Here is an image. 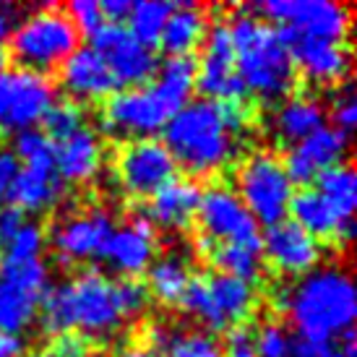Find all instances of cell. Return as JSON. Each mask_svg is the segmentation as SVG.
<instances>
[{
	"instance_id": "1",
	"label": "cell",
	"mask_w": 357,
	"mask_h": 357,
	"mask_svg": "<svg viewBox=\"0 0 357 357\" xmlns=\"http://www.w3.org/2000/svg\"><path fill=\"white\" fill-rule=\"evenodd\" d=\"M250 120L245 102L190 100L167 120L162 144L190 175H211L238 159Z\"/></svg>"
},
{
	"instance_id": "2",
	"label": "cell",
	"mask_w": 357,
	"mask_h": 357,
	"mask_svg": "<svg viewBox=\"0 0 357 357\" xmlns=\"http://www.w3.org/2000/svg\"><path fill=\"white\" fill-rule=\"evenodd\" d=\"M37 316L52 337L79 328L81 337L100 342L112 339L126 324L115 298V282L97 268H86L79 277L45 289Z\"/></svg>"
},
{
	"instance_id": "3",
	"label": "cell",
	"mask_w": 357,
	"mask_h": 357,
	"mask_svg": "<svg viewBox=\"0 0 357 357\" xmlns=\"http://www.w3.org/2000/svg\"><path fill=\"white\" fill-rule=\"evenodd\" d=\"M279 307L305 342H331L355 326V284L344 268H313L298 279V284L279 289Z\"/></svg>"
},
{
	"instance_id": "4",
	"label": "cell",
	"mask_w": 357,
	"mask_h": 357,
	"mask_svg": "<svg viewBox=\"0 0 357 357\" xmlns=\"http://www.w3.org/2000/svg\"><path fill=\"white\" fill-rule=\"evenodd\" d=\"M227 26L235 47V68L245 91H253L264 102H282L289 97L295 86V63L279 37V29L253 13H238Z\"/></svg>"
},
{
	"instance_id": "5",
	"label": "cell",
	"mask_w": 357,
	"mask_h": 357,
	"mask_svg": "<svg viewBox=\"0 0 357 357\" xmlns=\"http://www.w3.org/2000/svg\"><path fill=\"white\" fill-rule=\"evenodd\" d=\"M79 29L66 16V10L47 3L13 26L10 55L16 58L19 68L47 76V70L60 68L79 50Z\"/></svg>"
},
{
	"instance_id": "6",
	"label": "cell",
	"mask_w": 357,
	"mask_h": 357,
	"mask_svg": "<svg viewBox=\"0 0 357 357\" xmlns=\"http://www.w3.org/2000/svg\"><path fill=\"white\" fill-rule=\"evenodd\" d=\"M240 201L245 204L258 225H277L287 217L289 201L295 196V185L287 178L282 159L271 151H253L238 167Z\"/></svg>"
},
{
	"instance_id": "7",
	"label": "cell",
	"mask_w": 357,
	"mask_h": 357,
	"mask_svg": "<svg viewBox=\"0 0 357 357\" xmlns=\"http://www.w3.org/2000/svg\"><path fill=\"white\" fill-rule=\"evenodd\" d=\"M250 13L326 42H344L352 29V10L337 0H266L250 6Z\"/></svg>"
},
{
	"instance_id": "8",
	"label": "cell",
	"mask_w": 357,
	"mask_h": 357,
	"mask_svg": "<svg viewBox=\"0 0 357 357\" xmlns=\"http://www.w3.org/2000/svg\"><path fill=\"white\" fill-rule=\"evenodd\" d=\"M178 109L167 102V97L154 86H136V89L115 91L102 112V130L120 139H151L154 133L165 130L167 120Z\"/></svg>"
},
{
	"instance_id": "9",
	"label": "cell",
	"mask_w": 357,
	"mask_h": 357,
	"mask_svg": "<svg viewBox=\"0 0 357 357\" xmlns=\"http://www.w3.org/2000/svg\"><path fill=\"white\" fill-rule=\"evenodd\" d=\"M55 102V86L47 76L26 68L0 70V136H16L37 128Z\"/></svg>"
},
{
	"instance_id": "10",
	"label": "cell",
	"mask_w": 357,
	"mask_h": 357,
	"mask_svg": "<svg viewBox=\"0 0 357 357\" xmlns=\"http://www.w3.org/2000/svg\"><path fill=\"white\" fill-rule=\"evenodd\" d=\"M196 217L201 225V235L214 245H261L258 222L229 185L217 183L201 190Z\"/></svg>"
},
{
	"instance_id": "11",
	"label": "cell",
	"mask_w": 357,
	"mask_h": 357,
	"mask_svg": "<svg viewBox=\"0 0 357 357\" xmlns=\"http://www.w3.org/2000/svg\"><path fill=\"white\" fill-rule=\"evenodd\" d=\"M175 159L157 139L128 141L115 154L118 185L133 199H151L162 185H167L175 178Z\"/></svg>"
},
{
	"instance_id": "12",
	"label": "cell",
	"mask_w": 357,
	"mask_h": 357,
	"mask_svg": "<svg viewBox=\"0 0 357 357\" xmlns=\"http://www.w3.org/2000/svg\"><path fill=\"white\" fill-rule=\"evenodd\" d=\"M91 50L100 52V58L107 63L115 81L126 84L128 89L146 86L159 70V60L154 47H146L130 34L123 24H105L102 29L91 34Z\"/></svg>"
},
{
	"instance_id": "13",
	"label": "cell",
	"mask_w": 357,
	"mask_h": 357,
	"mask_svg": "<svg viewBox=\"0 0 357 357\" xmlns=\"http://www.w3.org/2000/svg\"><path fill=\"white\" fill-rule=\"evenodd\" d=\"M115 219L105 208H89V211H73L60 217L52 225L50 243L55 256L63 266L84 264L102 258L109 235L115 232Z\"/></svg>"
},
{
	"instance_id": "14",
	"label": "cell",
	"mask_w": 357,
	"mask_h": 357,
	"mask_svg": "<svg viewBox=\"0 0 357 357\" xmlns=\"http://www.w3.org/2000/svg\"><path fill=\"white\" fill-rule=\"evenodd\" d=\"M196 86L211 102H243L248 94L235 68V47L225 21H217L206 31L204 58L196 66Z\"/></svg>"
},
{
	"instance_id": "15",
	"label": "cell",
	"mask_w": 357,
	"mask_h": 357,
	"mask_svg": "<svg viewBox=\"0 0 357 357\" xmlns=\"http://www.w3.org/2000/svg\"><path fill=\"white\" fill-rule=\"evenodd\" d=\"M279 37L284 42L292 63L313 84H339L347 79L349 68H352V55L344 42L313 40V37L298 34L284 26L279 29Z\"/></svg>"
},
{
	"instance_id": "16",
	"label": "cell",
	"mask_w": 357,
	"mask_h": 357,
	"mask_svg": "<svg viewBox=\"0 0 357 357\" xmlns=\"http://www.w3.org/2000/svg\"><path fill=\"white\" fill-rule=\"evenodd\" d=\"M347 151L349 136H344L334 126H324L316 133H310L307 139L292 144V149L282 159V165L287 169L292 185H310L321 172H326L334 165H342Z\"/></svg>"
},
{
	"instance_id": "17",
	"label": "cell",
	"mask_w": 357,
	"mask_h": 357,
	"mask_svg": "<svg viewBox=\"0 0 357 357\" xmlns=\"http://www.w3.org/2000/svg\"><path fill=\"white\" fill-rule=\"evenodd\" d=\"M261 256H266L268 264L287 277H305L318 268L324 253L316 238H310L292 219H282L261 238Z\"/></svg>"
},
{
	"instance_id": "18",
	"label": "cell",
	"mask_w": 357,
	"mask_h": 357,
	"mask_svg": "<svg viewBox=\"0 0 357 357\" xmlns=\"http://www.w3.org/2000/svg\"><path fill=\"white\" fill-rule=\"evenodd\" d=\"M157 258V229L146 217H133L128 225L115 227L109 235L102 261L120 271L123 277L139 279Z\"/></svg>"
},
{
	"instance_id": "19",
	"label": "cell",
	"mask_w": 357,
	"mask_h": 357,
	"mask_svg": "<svg viewBox=\"0 0 357 357\" xmlns=\"http://www.w3.org/2000/svg\"><path fill=\"white\" fill-rule=\"evenodd\" d=\"M208 298V324L211 331L219 328L243 326L250 318V313L258 305V292L250 282L227 277V274H211L204 277Z\"/></svg>"
},
{
	"instance_id": "20",
	"label": "cell",
	"mask_w": 357,
	"mask_h": 357,
	"mask_svg": "<svg viewBox=\"0 0 357 357\" xmlns=\"http://www.w3.org/2000/svg\"><path fill=\"white\" fill-rule=\"evenodd\" d=\"M60 84L73 97V102L109 100L118 91V81L109 73L107 63L91 47H79L60 66Z\"/></svg>"
},
{
	"instance_id": "21",
	"label": "cell",
	"mask_w": 357,
	"mask_h": 357,
	"mask_svg": "<svg viewBox=\"0 0 357 357\" xmlns=\"http://www.w3.org/2000/svg\"><path fill=\"white\" fill-rule=\"evenodd\" d=\"M6 199H10V206H16L24 214H45L66 199V183L58 178L52 162L24 165L10 180Z\"/></svg>"
},
{
	"instance_id": "22",
	"label": "cell",
	"mask_w": 357,
	"mask_h": 357,
	"mask_svg": "<svg viewBox=\"0 0 357 357\" xmlns=\"http://www.w3.org/2000/svg\"><path fill=\"white\" fill-rule=\"evenodd\" d=\"M102 141L97 130L84 128L52 146V167L63 183H89L102 169Z\"/></svg>"
},
{
	"instance_id": "23",
	"label": "cell",
	"mask_w": 357,
	"mask_h": 357,
	"mask_svg": "<svg viewBox=\"0 0 357 357\" xmlns=\"http://www.w3.org/2000/svg\"><path fill=\"white\" fill-rule=\"evenodd\" d=\"M201 204V188L196 180L172 178L151 196L146 219L162 229H185L196 219Z\"/></svg>"
},
{
	"instance_id": "24",
	"label": "cell",
	"mask_w": 357,
	"mask_h": 357,
	"mask_svg": "<svg viewBox=\"0 0 357 357\" xmlns=\"http://www.w3.org/2000/svg\"><path fill=\"white\" fill-rule=\"evenodd\" d=\"M287 214H292V222L303 227L316 240H339V243H349L355 235V225L352 222H342V219L331 211L326 201L316 193V188H300L289 201Z\"/></svg>"
},
{
	"instance_id": "25",
	"label": "cell",
	"mask_w": 357,
	"mask_h": 357,
	"mask_svg": "<svg viewBox=\"0 0 357 357\" xmlns=\"http://www.w3.org/2000/svg\"><path fill=\"white\" fill-rule=\"evenodd\" d=\"M328 112L321 105V100L310 97V94H289L279 102L277 112H274V133L287 144H298L307 139L310 133L326 126Z\"/></svg>"
},
{
	"instance_id": "26",
	"label": "cell",
	"mask_w": 357,
	"mask_h": 357,
	"mask_svg": "<svg viewBox=\"0 0 357 357\" xmlns=\"http://www.w3.org/2000/svg\"><path fill=\"white\" fill-rule=\"evenodd\" d=\"M208 31L206 10L196 3H172L165 29L159 34V45L167 50L169 58L190 55L199 45H204Z\"/></svg>"
},
{
	"instance_id": "27",
	"label": "cell",
	"mask_w": 357,
	"mask_h": 357,
	"mask_svg": "<svg viewBox=\"0 0 357 357\" xmlns=\"http://www.w3.org/2000/svg\"><path fill=\"white\" fill-rule=\"evenodd\" d=\"M146 274H149V284H146L149 295L165 305L180 303L188 282L193 279L188 258L183 253H165V256L154 258L151 266L146 268Z\"/></svg>"
},
{
	"instance_id": "28",
	"label": "cell",
	"mask_w": 357,
	"mask_h": 357,
	"mask_svg": "<svg viewBox=\"0 0 357 357\" xmlns=\"http://www.w3.org/2000/svg\"><path fill=\"white\" fill-rule=\"evenodd\" d=\"M149 339L162 357H222V342L211 331H172L165 326H154Z\"/></svg>"
},
{
	"instance_id": "29",
	"label": "cell",
	"mask_w": 357,
	"mask_h": 357,
	"mask_svg": "<svg viewBox=\"0 0 357 357\" xmlns=\"http://www.w3.org/2000/svg\"><path fill=\"white\" fill-rule=\"evenodd\" d=\"M316 193L342 222H352L357 208V175L349 162L334 165L316 178Z\"/></svg>"
},
{
	"instance_id": "30",
	"label": "cell",
	"mask_w": 357,
	"mask_h": 357,
	"mask_svg": "<svg viewBox=\"0 0 357 357\" xmlns=\"http://www.w3.org/2000/svg\"><path fill=\"white\" fill-rule=\"evenodd\" d=\"M40 300V295H31L0 277V334L19 337L26 331L37 318Z\"/></svg>"
},
{
	"instance_id": "31",
	"label": "cell",
	"mask_w": 357,
	"mask_h": 357,
	"mask_svg": "<svg viewBox=\"0 0 357 357\" xmlns=\"http://www.w3.org/2000/svg\"><path fill=\"white\" fill-rule=\"evenodd\" d=\"M154 86H157L167 102L175 109L190 102L193 86H196V60L193 55H178V58H167L159 66L157 76H154Z\"/></svg>"
},
{
	"instance_id": "32",
	"label": "cell",
	"mask_w": 357,
	"mask_h": 357,
	"mask_svg": "<svg viewBox=\"0 0 357 357\" xmlns=\"http://www.w3.org/2000/svg\"><path fill=\"white\" fill-rule=\"evenodd\" d=\"M208 258L219 268V274L243 279V282H250V284L264 271L261 245H214L208 250Z\"/></svg>"
},
{
	"instance_id": "33",
	"label": "cell",
	"mask_w": 357,
	"mask_h": 357,
	"mask_svg": "<svg viewBox=\"0 0 357 357\" xmlns=\"http://www.w3.org/2000/svg\"><path fill=\"white\" fill-rule=\"evenodd\" d=\"M172 3H162V0H139V3H130L128 13V26L126 29L136 37L139 42H144L146 47L159 45V34L165 29V21H167Z\"/></svg>"
},
{
	"instance_id": "34",
	"label": "cell",
	"mask_w": 357,
	"mask_h": 357,
	"mask_svg": "<svg viewBox=\"0 0 357 357\" xmlns=\"http://www.w3.org/2000/svg\"><path fill=\"white\" fill-rule=\"evenodd\" d=\"M0 277L16 284V287L26 289L31 295H45V289L50 287V271L42 258H29V261H3Z\"/></svg>"
},
{
	"instance_id": "35",
	"label": "cell",
	"mask_w": 357,
	"mask_h": 357,
	"mask_svg": "<svg viewBox=\"0 0 357 357\" xmlns=\"http://www.w3.org/2000/svg\"><path fill=\"white\" fill-rule=\"evenodd\" d=\"M42 126H45V136L55 141H63L73 136L76 130L84 128V109H81L79 102L73 100H55L50 105V109L45 112L42 118Z\"/></svg>"
},
{
	"instance_id": "36",
	"label": "cell",
	"mask_w": 357,
	"mask_h": 357,
	"mask_svg": "<svg viewBox=\"0 0 357 357\" xmlns=\"http://www.w3.org/2000/svg\"><path fill=\"white\" fill-rule=\"evenodd\" d=\"M47 235L37 222H26L24 227L6 243V256L0 261H29V258H40L45 250Z\"/></svg>"
},
{
	"instance_id": "37",
	"label": "cell",
	"mask_w": 357,
	"mask_h": 357,
	"mask_svg": "<svg viewBox=\"0 0 357 357\" xmlns=\"http://www.w3.org/2000/svg\"><path fill=\"white\" fill-rule=\"evenodd\" d=\"M10 154L16 157V162L21 159L24 165H45V162H52V141L40 128L21 130L13 136Z\"/></svg>"
},
{
	"instance_id": "38",
	"label": "cell",
	"mask_w": 357,
	"mask_h": 357,
	"mask_svg": "<svg viewBox=\"0 0 357 357\" xmlns=\"http://www.w3.org/2000/svg\"><path fill=\"white\" fill-rule=\"evenodd\" d=\"M295 347V339L277 321H268L253 334V349L256 357H289Z\"/></svg>"
},
{
	"instance_id": "39",
	"label": "cell",
	"mask_w": 357,
	"mask_h": 357,
	"mask_svg": "<svg viewBox=\"0 0 357 357\" xmlns=\"http://www.w3.org/2000/svg\"><path fill=\"white\" fill-rule=\"evenodd\" d=\"M115 298H118V307L123 321L126 318H139L146 307H149V289L141 279L123 277L115 282Z\"/></svg>"
},
{
	"instance_id": "40",
	"label": "cell",
	"mask_w": 357,
	"mask_h": 357,
	"mask_svg": "<svg viewBox=\"0 0 357 357\" xmlns=\"http://www.w3.org/2000/svg\"><path fill=\"white\" fill-rule=\"evenodd\" d=\"M66 16L73 21V26L79 29V34H94L97 29L105 26V19H102V10L97 0H73L66 8Z\"/></svg>"
},
{
	"instance_id": "41",
	"label": "cell",
	"mask_w": 357,
	"mask_h": 357,
	"mask_svg": "<svg viewBox=\"0 0 357 357\" xmlns=\"http://www.w3.org/2000/svg\"><path fill=\"white\" fill-rule=\"evenodd\" d=\"M331 120H334V128L342 130L344 136H349V130L355 128L357 123V97L352 84H344L342 91L334 97V105H331Z\"/></svg>"
},
{
	"instance_id": "42",
	"label": "cell",
	"mask_w": 357,
	"mask_h": 357,
	"mask_svg": "<svg viewBox=\"0 0 357 357\" xmlns=\"http://www.w3.org/2000/svg\"><path fill=\"white\" fill-rule=\"evenodd\" d=\"M89 355V344L81 334H58L52 337L45 347L37 349L34 357H86Z\"/></svg>"
},
{
	"instance_id": "43",
	"label": "cell",
	"mask_w": 357,
	"mask_h": 357,
	"mask_svg": "<svg viewBox=\"0 0 357 357\" xmlns=\"http://www.w3.org/2000/svg\"><path fill=\"white\" fill-rule=\"evenodd\" d=\"M222 357H256L253 331L245 326H232L227 331V347H222Z\"/></svg>"
},
{
	"instance_id": "44",
	"label": "cell",
	"mask_w": 357,
	"mask_h": 357,
	"mask_svg": "<svg viewBox=\"0 0 357 357\" xmlns=\"http://www.w3.org/2000/svg\"><path fill=\"white\" fill-rule=\"evenodd\" d=\"M26 222L29 219H26L24 211H19V208L10 206V204H6V206L0 204V245H6Z\"/></svg>"
},
{
	"instance_id": "45",
	"label": "cell",
	"mask_w": 357,
	"mask_h": 357,
	"mask_svg": "<svg viewBox=\"0 0 357 357\" xmlns=\"http://www.w3.org/2000/svg\"><path fill=\"white\" fill-rule=\"evenodd\" d=\"M289 357H342V355H339L337 347L331 342H305V339H300V342H295Z\"/></svg>"
},
{
	"instance_id": "46",
	"label": "cell",
	"mask_w": 357,
	"mask_h": 357,
	"mask_svg": "<svg viewBox=\"0 0 357 357\" xmlns=\"http://www.w3.org/2000/svg\"><path fill=\"white\" fill-rule=\"evenodd\" d=\"M16 169H19L16 157H13L8 149L0 146V201L8 196L10 180H13V175H16Z\"/></svg>"
},
{
	"instance_id": "47",
	"label": "cell",
	"mask_w": 357,
	"mask_h": 357,
	"mask_svg": "<svg viewBox=\"0 0 357 357\" xmlns=\"http://www.w3.org/2000/svg\"><path fill=\"white\" fill-rule=\"evenodd\" d=\"M100 10L105 24H120V21L128 19L130 3L128 0H105V3H100Z\"/></svg>"
},
{
	"instance_id": "48",
	"label": "cell",
	"mask_w": 357,
	"mask_h": 357,
	"mask_svg": "<svg viewBox=\"0 0 357 357\" xmlns=\"http://www.w3.org/2000/svg\"><path fill=\"white\" fill-rule=\"evenodd\" d=\"M337 352L342 357H357V334H355V326L347 328V331H342L337 337Z\"/></svg>"
},
{
	"instance_id": "49",
	"label": "cell",
	"mask_w": 357,
	"mask_h": 357,
	"mask_svg": "<svg viewBox=\"0 0 357 357\" xmlns=\"http://www.w3.org/2000/svg\"><path fill=\"white\" fill-rule=\"evenodd\" d=\"M13 26H16V10L10 6H0V42L10 37Z\"/></svg>"
},
{
	"instance_id": "50",
	"label": "cell",
	"mask_w": 357,
	"mask_h": 357,
	"mask_svg": "<svg viewBox=\"0 0 357 357\" xmlns=\"http://www.w3.org/2000/svg\"><path fill=\"white\" fill-rule=\"evenodd\" d=\"M115 357H162V352H157V349L149 347V344H133V347L120 349Z\"/></svg>"
},
{
	"instance_id": "51",
	"label": "cell",
	"mask_w": 357,
	"mask_h": 357,
	"mask_svg": "<svg viewBox=\"0 0 357 357\" xmlns=\"http://www.w3.org/2000/svg\"><path fill=\"white\" fill-rule=\"evenodd\" d=\"M6 63H8V50H6V45L0 42V70L6 68Z\"/></svg>"
},
{
	"instance_id": "52",
	"label": "cell",
	"mask_w": 357,
	"mask_h": 357,
	"mask_svg": "<svg viewBox=\"0 0 357 357\" xmlns=\"http://www.w3.org/2000/svg\"><path fill=\"white\" fill-rule=\"evenodd\" d=\"M0 258H3V245H0Z\"/></svg>"
}]
</instances>
